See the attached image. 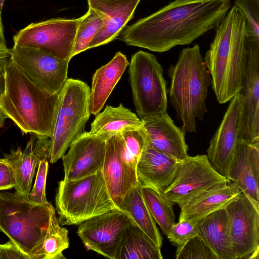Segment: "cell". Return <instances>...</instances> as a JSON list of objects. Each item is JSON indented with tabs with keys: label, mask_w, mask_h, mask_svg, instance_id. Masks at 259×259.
Returning a JSON list of instances; mask_svg holds the SVG:
<instances>
[{
	"label": "cell",
	"mask_w": 259,
	"mask_h": 259,
	"mask_svg": "<svg viewBox=\"0 0 259 259\" xmlns=\"http://www.w3.org/2000/svg\"><path fill=\"white\" fill-rule=\"evenodd\" d=\"M214 38L204 58L218 102L225 104L238 94L246 73V20L236 5L216 28Z\"/></svg>",
	"instance_id": "cell-2"
},
{
	"label": "cell",
	"mask_w": 259,
	"mask_h": 259,
	"mask_svg": "<svg viewBox=\"0 0 259 259\" xmlns=\"http://www.w3.org/2000/svg\"><path fill=\"white\" fill-rule=\"evenodd\" d=\"M69 148L62 158L64 181L82 178L102 170L106 140L84 132L72 142Z\"/></svg>",
	"instance_id": "cell-16"
},
{
	"label": "cell",
	"mask_w": 259,
	"mask_h": 259,
	"mask_svg": "<svg viewBox=\"0 0 259 259\" xmlns=\"http://www.w3.org/2000/svg\"><path fill=\"white\" fill-rule=\"evenodd\" d=\"M199 234L198 224L188 220H179L170 228L166 236L174 245L179 246L190 238Z\"/></svg>",
	"instance_id": "cell-35"
},
{
	"label": "cell",
	"mask_w": 259,
	"mask_h": 259,
	"mask_svg": "<svg viewBox=\"0 0 259 259\" xmlns=\"http://www.w3.org/2000/svg\"><path fill=\"white\" fill-rule=\"evenodd\" d=\"M69 245L68 231L59 225L32 250L29 256L30 259L65 258L63 251Z\"/></svg>",
	"instance_id": "cell-30"
},
{
	"label": "cell",
	"mask_w": 259,
	"mask_h": 259,
	"mask_svg": "<svg viewBox=\"0 0 259 259\" xmlns=\"http://www.w3.org/2000/svg\"><path fill=\"white\" fill-rule=\"evenodd\" d=\"M50 146V138L31 134L23 151L19 147L4 154V158L14 173L16 193L28 197L36 168L41 159H49Z\"/></svg>",
	"instance_id": "cell-17"
},
{
	"label": "cell",
	"mask_w": 259,
	"mask_h": 259,
	"mask_svg": "<svg viewBox=\"0 0 259 259\" xmlns=\"http://www.w3.org/2000/svg\"><path fill=\"white\" fill-rule=\"evenodd\" d=\"M129 80L136 112L141 120L167 113V90L156 56L139 51L129 63Z\"/></svg>",
	"instance_id": "cell-8"
},
{
	"label": "cell",
	"mask_w": 259,
	"mask_h": 259,
	"mask_svg": "<svg viewBox=\"0 0 259 259\" xmlns=\"http://www.w3.org/2000/svg\"><path fill=\"white\" fill-rule=\"evenodd\" d=\"M123 140L121 155L124 161L136 170L137 164L148 145L147 134L142 127L121 134Z\"/></svg>",
	"instance_id": "cell-32"
},
{
	"label": "cell",
	"mask_w": 259,
	"mask_h": 259,
	"mask_svg": "<svg viewBox=\"0 0 259 259\" xmlns=\"http://www.w3.org/2000/svg\"><path fill=\"white\" fill-rule=\"evenodd\" d=\"M177 259H218L210 247L199 234L178 246Z\"/></svg>",
	"instance_id": "cell-33"
},
{
	"label": "cell",
	"mask_w": 259,
	"mask_h": 259,
	"mask_svg": "<svg viewBox=\"0 0 259 259\" xmlns=\"http://www.w3.org/2000/svg\"><path fill=\"white\" fill-rule=\"evenodd\" d=\"M80 20L81 17L57 18L32 23L14 35V46L36 48L58 58L71 60Z\"/></svg>",
	"instance_id": "cell-9"
},
{
	"label": "cell",
	"mask_w": 259,
	"mask_h": 259,
	"mask_svg": "<svg viewBox=\"0 0 259 259\" xmlns=\"http://www.w3.org/2000/svg\"><path fill=\"white\" fill-rule=\"evenodd\" d=\"M15 181L13 170L8 163L3 158L0 163V191L15 188Z\"/></svg>",
	"instance_id": "cell-37"
},
{
	"label": "cell",
	"mask_w": 259,
	"mask_h": 259,
	"mask_svg": "<svg viewBox=\"0 0 259 259\" xmlns=\"http://www.w3.org/2000/svg\"><path fill=\"white\" fill-rule=\"evenodd\" d=\"M167 74L171 80L167 90L169 101L182 122L181 130L185 135L196 132V119L203 120L207 111L206 99L211 85L199 46L183 49Z\"/></svg>",
	"instance_id": "cell-4"
},
{
	"label": "cell",
	"mask_w": 259,
	"mask_h": 259,
	"mask_svg": "<svg viewBox=\"0 0 259 259\" xmlns=\"http://www.w3.org/2000/svg\"><path fill=\"white\" fill-rule=\"evenodd\" d=\"M179 161L148 145L136 166L138 180L142 187L162 195L172 183Z\"/></svg>",
	"instance_id": "cell-21"
},
{
	"label": "cell",
	"mask_w": 259,
	"mask_h": 259,
	"mask_svg": "<svg viewBox=\"0 0 259 259\" xmlns=\"http://www.w3.org/2000/svg\"><path fill=\"white\" fill-rule=\"evenodd\" d=\"M199 234L218 259H236L231 238L230 223L225 208L208 214L198 223Z\"/></svg>",
	"instance_id": "cell-25"
},
{
	"label": "cell",
	"mask_w": 259,
	"mask_h": 259,
	"mask_svg": "<svg viewBox=\"0 0 259 259\" xmlns=\"http://www.w3.org/2000/svg\"><path fill=\"white\" fill-rule=\"evenodd\" d=\"M104 18L102 26L90 43L89 49L107 44L117 37L134 16L141 0H87Z\"/></svg>",
	"instance_id": "cell-20"
},
{
	"label": "cell",
	"mask_w": 259,
	"mask_h": 259,
	"mask_svg": "<svg viewBox=\"0 0 259 259\" xmlns=\"http://www.w3.org/2000/svg\"><path fill=\"white\" fill-rule=\"evenodd\" d=\"M0 44L4 46H7L6 41L4 36V28L1 16H0Z\"/></svg>",
	"instance_id": "cell-41"
},
{
	"label": "cell",
	"mask_w": 259,
	"mask_h": 259,
	"mask_svg": "<svg viewBox=\"0 0 259 259\" xmlns=\"http://www.w3.org/2000/svg\"><path fill=\"white\" fill-rule=\"evenodd\" d=\"M230 101L221 124L210 141L206 155L213 168L226 178L239 140L244 100L238 93Z\"/></svg>",
	"instance_id": "cell-15"
},
{
	"label": "cell",
	"mask_w": 259,
	"mask_h": 259,
	"mask_svg": "<svg viewBox=\"0 0 259 259\" xmlns=\"http://www.w3.org/2000/svg\"><path fill=\"white\" fill-rule=\"evenodd\" d=\"M160 248L132 222L116 259H162Z\"/></svg>",
	"instance_id": "cell-28"
},
{
	"label": "cell",
	"mask_w": 259,
	"mask_h": 259,
	"mask_svg": "<svg viewBox=\"0 0 259 259\" xmlns=\"http://www.w3.org/2000/svg\"><path fill=\"white\" fill-rule=\"evenodd\" d=\"M231 7L230 0H175L125 26L116 39L128 46L166 52L216 28Z\"/></svg>",
	"instance_id": "cell-1"
},
{
	"label": "cell",
	"mask_w": 259,
	"mask_h": 259,
	"mask_svg": "<svg viewBox=\"0 0 259 259\" xmlns=\"http://www.w3.org/2000/svg\"><path fill=\"white\" fill-rule=\"evenodd\" d=\"M131 223L126 214L116 208L80 224L77 234L87 250L116 259Z\"/></svg>",
	"instance_id": "cell-12"
},
{
	"label": "cell",
	"mask_w": 259,
	"mask_h": 259,
	"mask_svg": "<svg viewBox=\"0 0 259 259\" xmlns=\"http://www.w3.org/2000/svg\"><path fill=\"white\" fill-rule=\"evenodd\" d=\"M143 121L149 146L178 161L188 156L185 135L167 113Z\"/></svg>",
	"instance_id": "cell-22"
},
{
	"label": "cell",
	"mask_w": 259,
	"mask_h": 259,
	"mask_svg": "<svg viewBox=\"0 0 259 259\" xmlns=\"http://www.w3.org/2000/svg\"><path fill=\"white\" fill-rule=\"evenodd\" d=\"M3 161V158H0V163L2 162Z\"/></svg>",
	"instance_id": "cell-43"
},
{
	"label": "cell",
	"mask_w": 259,
	"mask_h": 259,
	"mask_svg": "<svg viewBox=\"0 0 259 259\" xmlns=\"http://www.w3.org/2000/svg\"><path fill=\"white\" fill-rule=\"evenodd\" d=\"M247 60L246 73L239 93L244 100L239 139L259 142V39L246 37Z\"/></svg>",
	"instance_id": "cell-14"
},
{
	"label": "cell",
	"mask_w": 259,
	"mask_h": 259,
	"mask_svg": "<svg viewBox=\"0 0 259 259\" xmlns=\"http://www.w3.org/2000/svg\"><path fill=\"white\" fill-rule=\"evenodd\" d=\"M3 85V78L2 73H0V95L2 91ZM7 117L3 112L0 107V130L3 127Z\"/></svg>",
	"instance_id": "cell-40"
},
{
	"label": "cell",
	"mask_w": 259,
	"mask_h": 259,
	"mask_svg": "<svg viewBox=\"0 0 259 259\" xmlns=\"http://www.w3.org/2000/svg\"><path fill=\"white\" fill-rule=\"evenodd\" d=\"M242 191L229 180L206 190L179 206V220L198 224L211 213L225 207Z\"/></svg>",
	"instance_id": "cell-23"
},
{
	"label": "cell",
	"mask_w": 259,
	"mask_h": 259,
	"mask_svg": "<svg viewBox=\"0 0 259 259\" xmlns=\"http://www.w3.org/2000/svg\"><path fill=\"white\" fill-rule=\"evenodd\" d=\"M122 145L121 135L106 140V153L101 170L110 195L118 209L128 191L139 184L136 170L122 158Z\"/></svg>",
	"instance_id": "cell-18"
},
{
	"label": "cell",
	"mask_w": 259,
	"mask_h": 259,
	"mask_svg": "<svg viewBox=\"0 0 259 259\" xmlns=\"http://www.w3.org/2000/svg\"><path fill=\"white\" fill-rule=\"evenodd\" d=\"M30 259L12 241L0 244V259Z\"/></svg>",
	"instance_id": "cell-38"
},
{
	"label": "cell",
	"mask_w": 259,
	"mask_h": 259,
	"mask_svg": "<svg viewBox=\"0 0 259 259\" xmlns=\"http://www.w3.org/2000/svg\"><path fill=\"white\" fill-rule=\"evenodd\" d=\"M235 3L246 17L247 36L259 38V0H235Z\"/></svg>",
	"instance_id": "cell-34"
},
{
	"label": "cell",
	"mask_w": 259,
	"mask_h": 259,
	"mask_svg": "<svg viewBox=\"0 0 259 259\" xmlns=\"http://www.w3.org/2000/svg\"><path fill=\"white\" fill-rule=\"evenodd\" d=\"M129 62L125 55L117 52L110 61L97 69L93 75L89 111L96 115L120 80Z\"/></svg>",
	"instance_id": "cell-24"
},
{
	"label": "cell",
	"mask_w": 259,
	"mask_h": 259,
	"mask_svg": "<svg viewBox=\"0 0 259 259\" xmlns=\"http://www.w3.org/2000/svg\"><path fill=\"white\" fill-rule=\"evenodd\" d=\"M90 88L84 82L67 78L59 92L52 136L50 162L56 163L65 155L72 142L85 132L89 111Z\"/></svg>",
	"instance_id": "cell-7"
},
{
	"label": "cell",
	"mask_w": 259,
	"mask_h": 259,
	"mask_svg": "<svg viewBox=\"0 0 259 259\" xmlns=\"http://www.w3.org/2000/svg\"><path fill=\"white\" fill-rule=\"evenodd\" d=\"M10 59L34 84L49 93H59L68 78L70 59L19 46L10 49Z\"/></svg>",
	"instance_id": "cell-11"
},
{
	"label": "cell",
	"mask_w": 259,
	"mask_h": 259,
	"mask_svg": "<svg viewBox=\"0 0 259 259\" xmlns=\"http://www.w3.org/2000/svg\"><path fill=\"white\" fill-rule=\"evenodd\" d=\"M228 180L213 168L206 155H188L179 161L174 180L162 195L180 206Z\"/></svg>",
	"instance_id": "cell-10"
},
{
	"label": "cell",
	"mask_w": 259,
	"mask_h": 259,
	"mask_svg": "<svg viewBox=\"0 0 259 259\" xmlns=\"http://www.w3.org/2000/svg\"><path fill=\"white\" fill-rule=\"evenodd\" d=\"M55 203L61 226L79 225L117 208L101 171L76 180L60 181Z\"/></svg>",
	"instance_id": "cell-6"
},
{
	"label": "cell",
	"mask_w": 259,
	"mask_h": 259,
	"mask_svg": "<svg viewBox=\"0 0 259 259\" xmlns=\"http://www.w3.org/2000/svg\"><path fill=\"white\" fill-rule=\"evenodd\" d=\"M5 0H0V16H1Z\"/></svg>",
	"instance_id": "cell-42"
},
{
	"label": "cell",
	"mask_w": 259,
	"mask_h": 259,
	"mask_svg": "<svg viewBox=\"0 0 259 259\" xmlns=\"http://www.w3.org/2000/svg\"><path fill=\"white\" fill-rule=\"evenodd\" d=\"M104 18L89 7L87 13L81 17L76 34L71 58L89 49V47L101 29Z\"/></svg>",
	"instance_id": "cell-31"
},
{
	"label": "cell",
	"mask_w": 259,
	"mask_h": 259,
	"mask_svg": "<svg viewBox=\"0 0 259 259\" xmlns=\"http://www.w3.org/2000/svg\"><path fill=\"white\" fill-rule=\"evenodd\" d=\"M10 58V49L0 44V73H2L5 66Z\"/></svg>",
	"instance_id": "cell-39"
},
{
	"label": "cell",
	"mask_w": 259,
	"mask_h": 259,
	"mask_svg": "<svg viewBox=\"0 0 259 259\" xmlns=\"http://www.w3.org/2000/svg\"><path fill=\"white\" fill-rule=\"evenodd\" d=\"M37 167L35 180L28 198L39 204H48L50 202L47 199L46 194L47 177L49 167L48 159H41Z\"/></svg>",
	"instance_id": "cell-36"
},
{
	"label": "cell",
	"mask_w": 259,
	"mask_h": 259,
	"mask_svg": "<svg viewBox=\"0 0 259 259\" xmlns=\"http://www.w3.org/2000/svg\"><path fill=\"white\" fill-rule=\"evenodd\" d=\"M142 120L130 109L120 104L117 107L107 105L91 125L90 133L104 140L122 133L140 128Z\"/></svg>",
	"instance_id": "cell-26"
},
{
	"label": "cell",
	"mask_w": 259,
	"mask_h": 259,
	"mask_svg": "<svg viewBox=\"0 0 259 259\" xmlns=\"http://www.w3.org/2000/svg\"><path fill=\"white\" fill-rule=\"evenodd\" d=\"M226 178L259 207V142L239 140Z\"/></svg>",
	"instance_id": "cell-19"
},
{
	"label": "cell",
	"mask_w": 259,
	"mask_h": 259,
	"mask_svg": "<svg viewBox=\"0 0 259 259\" xmlns=\"http://www.w3.org/2000/svg\"><path fill=\"white\" fill-rule=\"evenodd\" d=\"M59 225L51 203L39 204L15 192L0 193V232L28 256Z\"/></svg>",
	"instance_id": "cell-5"
},
{
	"label": "cell",
	"mask_w": 259,
	"mask_h": 259,
	"mask_svg": "<svg viewBox=\"0 0 259 259\" xmlns=\"http://www.w3.org/2000/svg\"><path fill=\"white\" fill-rule=\"evenodd\" d=\"M225 209L236 259H258L259 207L241 192Z\"/></svg>",
	"instance_id": "cell-13"
},
{
	"label": "cell",
	"mask_w": 259,
	"mask_h": 259,
	"mask_svg": "<svg viewBox=\"0 0 259 259\" xmlns=\"http://www.w3.org/2000/svg\"><path fill=\"white\" fill-rule=\"evenodd\" d=\"M0 107L22 134L51 138L59 92L51 94L31 80L10 59L2 73Z\"/></svg>",
	"instance_id": "cell-3"
},
{
	"label": "cell",
	"mask_w": 259,
	"mask_h": 259,
	"mask_svg": "<svg viewBox=\"0 0 259 259\" xmlns=\"http://www.w3.org/2000/svg\"><path fill=\"white\" fill-rule=\"evenodd\" d=\"M144 200L155 222L167 236L171 227L175 223L173 203L152 189L142 187Z\"/></svg>",
	"instance_id": "cell-29"
},
{
	"label": "cell",
	"mask_w": 259,
	"mask_h": 259,
	"mask_svg": "<svg viewBox=\"0 0 259 259\" xmlns=\"http://www.w3.org/2000/svg\"><path fill=\"white\" fill-rule=\"evenodd\" d=\"M120 210L126 214L132 222L141 229L159 247L162 244V237L144 200L142 186L139 183L128 191L120 206Z\"/></svg>",
	"instance_id": "cell-27"
}]
</instances>
